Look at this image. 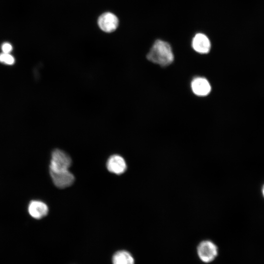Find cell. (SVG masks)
I'll return each mask as SVG.
<instances>
[{"label":"cell","mask_w":264,"mask_h":264,"mask_svg":"<svg viewBox=\"0 0 264 264\" xmlns=\"http://www.w3.org/2000/svg\"><path fill=\"white\" fill-rule=\"evenodd\" d=\"M68 154L60 149H55L51 154L49 172H55L67 170L71 165Z\"/></svg>","instance_id":"7a4b0ae2"},{"label":"cell","mask_w":264,"mask_h":264,"mask_svg":"<svg viewBox=\"0 0 264 264\" xmlns=\"http://www.w3.org/2000/svg\"><path fill=\"white\" fill-rule=\"evenodd\" d=\"M0 62L5 65H12L15 63V58L10 53L2 52L0 54Z\"/></svg>","instance_id":"8fae6325"},{"label":"cell","mask_w":264,"mask_h":264,"mask_svg":"<svg viewBox=\"0 0 264 264\" xmlns=\"http://www.w3.org/2000/svg\"><path fill=\"white\" fill-rule=\"evenodd\" d=\"M262 193H263V196L264 197V186L263 187V189H262Z\"/></svg>","instance_id":"4fadbf2b"},{"label":"cell","mask_w":264,"mask_h":264,"mask_svg":"<svg viewBox=\"0 0 264 264\" xmlns=\"http://www.w3.org/2000/svg\"><path fill=\"white\" fill-rule=\"evenodd\" d=\"M12 49V45L9 43H4L1 45V50L3 53H10Z\"/></svg>","instance_id":"7c38bea8"},{"label":"cell","mask_w":264,"mask_h":264,"mask_svg":"<svg viewBox=\"0 0 264 264\" xmlns=\"http://www.w3.org/2000/svg\"><path fill=\"white\" fill-rule=\"evenodd\" d=\"M49 173L53 183L59 188L68 187L74 181V176L68 170Z\"/></svg>","instance_id":"5b68a950"},{"label":"cell","mask_w":264,"mask_h":264,"mask_svg":"<svg viewBox=\"0 0 264 264\" xmlns=\"http://www.w3.org/2000/svg\"><path fill=\"white\" fill-rule=\"evenodd\" d=\"M28 212L31 217L40 220L47 215L48 208L47 205L42 201L32 200L28 204Z\"/></svg>","instance_id":"52a82bcc"},{"label":"cell","mask_w":264,"mask_h":264,"mask_svg":"<svg viewBox=\"0 0 264 264\" xmlns=\"http://www.w3.org/2000/svg\"><path fill=\"white\" fill-rule=\"evenodd\" d=\"M197 250L200 260L205 263L212 262L218 255L217 246L210 240H204L199 242Z\"/></svg>","instance_id":"3957f363"},{"label":"cell","mask_w":264,"mask_h":264,"mask_svg":"<svg viewBox=\"0 0 264 264\" xmlns=\"http://www.w3.org/2000/svg\"><path fill=\"white\" fill-rule=\"evenodd\" d=\"M192 47L197 52L207 54L211 49V43L208 37L203 33H196L192 40Z\"/></svg>","instance_id":"8992f818"},{"label":"cell","mask_w":264,"mask_h":264,"mask_svg":"<svg viewBox=\"0 0 264 264\" xmlns=\"http://www.w3.org/2000/svg\"><path fill=\"white\" fill-rule=\"evenodd\" d=\"M97 24L102 31L110 33L114 32L117 28L119 25V20L114 13L110 12H106L98 17Z\"/></svg>","instance_id":"277c9868"},{"label":"cell","mask_w":264,"mask_h":264,"mask_svg":"<svg viewBox=\"0 0 264 264\" xmlns=\"http://www.w3.org/2000/svg\"><path fill=\"white\" fill-rule=\"evenodd\" d=\"M147 58L152 63L166 66L173 62L174 56L170 44L164 40L157 39L147 54Z\"/></svg>","instance_id":"6da1fadb"},{"label":"cell","mask_w":264,"mask_h":264,"mask_svg":"<svg viewBox=\"0 0 264 264\" xmlns=\"http://www.w3.org/2000/svg\"><path fill=\"white\" fill-rule=\"evenodd\" d=\"M107 167L109 172L116 175H121L127 169V164L124 159L118 154L110 157L107 162Z\"/></svg>","instance_id":"ba28073f"},{"label":"cell","mask_w":264,"mask_h":264,"mask_svg":"<svg viewBox=\"0 0 264 264\" xmlns=\"http://www.w3.org/2000/svg\"><path fill=\"white\" fill-rule=\"evenodd\" d=\"M113 264H134V260L132 254L126 250H120L114 254Z\"/></svg>","instance_id":"30bf717a"},{"label":"cell","mask_w":264,"mask_h":264,"mask_svg":"<svg viewBox=\"0 0 264 264\" xmlns=\"http://www.w3.org/2000/svg\"><path fill=\"white\" fill-rule=\"evenodd\" d=\"M191 88L194 93L199 96L208 95L211 90L208 81L202 77H197L193 79L191 83Z\"/></svg>","instance_id":"9c48e42d"}]
</instances>
